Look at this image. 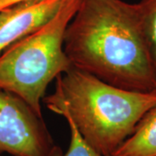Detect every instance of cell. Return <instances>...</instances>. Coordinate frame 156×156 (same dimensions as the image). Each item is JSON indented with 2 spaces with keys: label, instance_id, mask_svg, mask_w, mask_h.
Segmentation results:
<instances>
[{
  "label": "cell",
  "instance_id": "cell-1",
  "mask_svg": "<svg viewBox=\"0 0 156 156\" xmlns=\"http://www.w3.org/2000/svg\"><path fill=\"white\" fill-rule=\"evenodd\" d=\"M148 9L149 0H81L63 40L73 67L117 88L154 92L146 30Z\"/></svg>",
  "mask_w": 156,
  "mask_h": 156
},
{
  "label": "cell",
  "instance_id": "cell-2",
  "mask_svg": "<svg viewBox=\"0 0 156 156\" xmlns=\"http://www.w3.org/2000/svg\"><path fill=\"white\" fill-rule=\"evenodd\" d=\"M56 115L67 112L89 144L111 156L156 104V93L115 87L72 67L56 77V89L43 99Z\"/></svg>",
  "mask_w": 156,
  "mask_h": 156
},
{
  "label": "cell",
  "instance_id": "cell-3",
  "mask_svg": "<svg viewBox=\"0 0 156 156\" xmlns=\"http://www.w3.org/2000/svg\"><path fill=\"white\" fill-rule=\"evenodd\" d=\"M81 0H64L48 22L0 53V89L17 95L38 115L49 84L73 67L64 33Z\"/></svg>",
  "mask_w": 156,
  "mask_h": 156
},
{
  "label": "cell",
  "instance_id": "cell-4",
  "mask_svg": "<svg viewBox=\"0 0 156 156\" xmlns=\"http://www.w3.org/2000/svg\"><path fill=\"white\" fill-rule=\"evenodd\" d=\"M60 156L43 117L17 95L0 89V154Z\"/></svg>",
  "mask_w": 156,
  "mask_h": 156
},
{
  "label": "cell",
  "instance_id": "cell-5",
  "mask_svg": "<svg viewBox=\"0 0 156 156\" xmlns=\"http://www.w3.org/2000/svg\"><path fill=\"white\" fill-rule=\"evenodd\" d=\"M64 0H29L0 11V53L48 22Z\"/></svg>",
  "mask_w": 156,
  "mask_h": 156
},
{
  "label": "cell",
  "instance_id": "cell-6",
  "mask_svg": "<svg viewBox=\"0 0 156 156\" xmlns=\"http://www.w3.org/2000/svg\"><path fill=\"white\" fill-rule=\"evenodd\" d=\"M111 156H156V104Z\"/></svg>",
  "mask_w": 156,
  "mask_h": 156
},
{
  "label": "cell",
  "instance_id": "cell-7",
  "mask_svg": "<svg viewBox=\"0 0 156 156\" xmlns=\"http://www.w3.org/2000/svg\"><path fill=\"white\" fill-rule=\"evenodd\" d=\"M59 115L66 120L70 131V142L69 149L66 154H62L60 156H103L84 139L67 112L62 111L59 113Z\"/></svg>",
  "mask_w": 156,
  "mask_h": 156
},
{
  "label": "cell",
  "instance_id": "cell-8",
  "mask_svg": "<svg viewBox=\"0 0 156 156\" xmlns=\"http://www.w3.org/2000/svg\"><path fill=\"white\" fill-rule=\"evenodd\" d=\"M146 30L147 36V41L150 48L151 56L154 69L155 76L156 93V0H149V9L146 21Z\"/></svg>",
  "mask_w": 156,
  "mask_h": 156
},
{
  "label": "cell",
  "instance_id": "cell-9",
  "mask_svg": "<svg viewBox=\"0 0 156 156\" xmlns=\"http://www.w3.org/2000/svg\"><path fill=\"white\" fill-rule=\"evenodd\" d=\"M24 1H29V0H0V11H2L8 7L14 5L17 3L24 2Z\"/></svg>",
  "mask_w": 156,
  "mask_h": 156
},
{
  "label": "cell",
  "instance_id": "cell-10",
  "mask_svg": "<svg viewBox=\"0 0 156 156\" xmlns=\"http://www.w3.org/2000/svg\"><path fill=\"white\" fill-rule=\"evenodd\" d=\"M0 156H1V155H0Z\"/></svg>",
  "mask_w": 156,
  "mask_h": 156
}]
</instances>
